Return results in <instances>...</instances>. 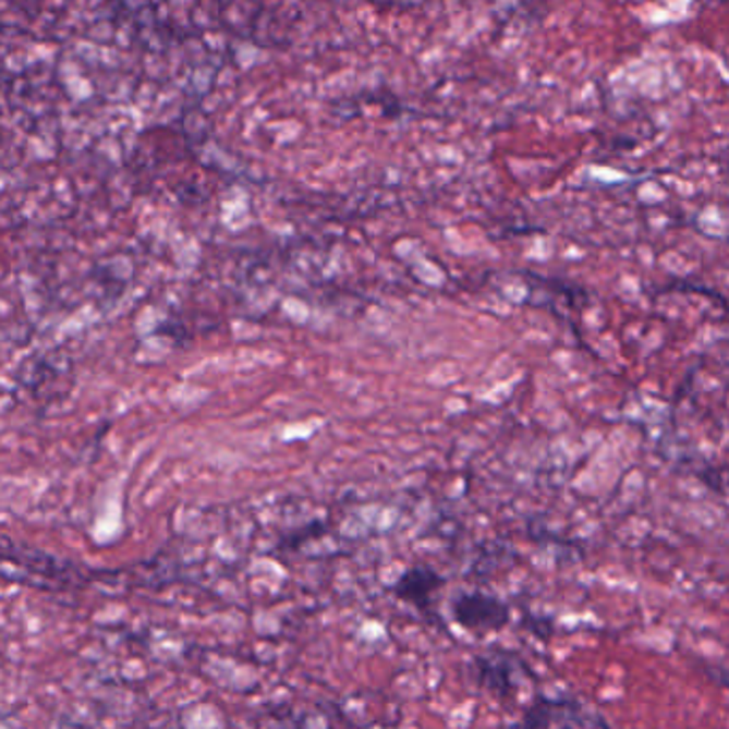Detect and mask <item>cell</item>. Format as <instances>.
<instances>
[{"mask_svg": "<svg viewBox=\"0 0 729 729\" xmlns=\"http://www.w3.org/2000/svg\"><path fill=\"white\" fill-rule=\"evenodd\" d=\"M451 612L462 627L475 631L501 629L509 620L507 604L484 593H460L451 602Z\"/></svg>", "mask_w": 729, "mask_h": 729, "instance_id": "cell-1", "label": "cell"}, {"mask_svg": "<svg viewBox=\"0 0 729 729\" xmlns=\"http://www.w3.org/2000/svg\"><path fill=\"white\" fill-rule=\"evenodd\" d=\"M524 726L528 728H548V726H608L602 717L586 710L575 700H548L539 697L526 713Z\"/></svg>", "mask_w": 729, "mask_h": 729, "instance_id": "cell-2", "label": "cell"}, {"mask_svg": "<svg viewBox=\"0 0 729 729\" xmlns=\"http://www.w3.org/2000/svg\"><path fill=\"white\" fill-rule=\"evenodd\" d=\"M444 578L430 569V567H413L409 571L402 573V578L396 582L393 593L413 604L420 610H428V606L433 604L437 591L444 586Z\"/></svg>", "mask_w": 729, "mask_h": 729, "instance_id": "cell-3", "label": "cell"}]
</instances>
